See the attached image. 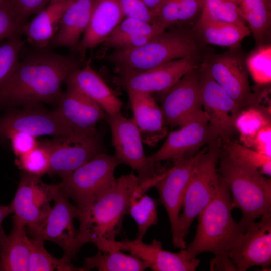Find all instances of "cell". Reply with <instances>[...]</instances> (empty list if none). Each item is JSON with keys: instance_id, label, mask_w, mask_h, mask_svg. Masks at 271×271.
Returning <instances> with one entry per match:
<instances>
[{"instance_id": "cell-12", "label": "cell", "mask_w": 271, "mask_h": 271, "mask_svg": "<svg viewBox=\"0 0 271 271\" xmlns=\"http://www.w3.org/2000/svg\"><path fill=\"white\" fill-rule=\"evenodd\" d=\"M164 94L161 110L166 126H182L203 110L200 66L185 74Z\"/></svg>"}, {"instance_id": "cell-33", "label": "cell", "mask_w": 271, "mask_h": 271, "mask_svg": "<svg viewBox=\"0 0 271 271\" xmlns=\"http://www.w3.org/2000/svg\"><path fill=\"white\" fill-rule=\"evenodd\" d=\"M157 203L145 193L140 184L132 192L129 202V214L138 226L136 239L143 241L148 229L158 223Z\"/></svg>"}, {"instance_id": "cell-45", "label": "cell", "mask_w": 271, "mask_h": 271, "mask_svg": "<svg viewBox=\"0 0 271 271\" xmlns=\"http://www.w3.org/2000/svg\"><path fill=\"white\" fill-rule=\"evenodd\" d=\"M271 124L262 127L255 135L251 148L271 157Z\"/></svg>"}, {"instance_id": "cell-18", "label": "cell", "mask_w": 271, "mask_h": 271, "mask_svg": "<svg viewBox=\"0 0 271 271\" xmlns=\"http://www.w3.org/2000/svg\"><path fill=\"white\" fill-rule=\"evenodd\" d=\"M210 76L235 101L242 110L258 103L250 89L245 60L233 54H221L203 63Z\"/></svg>"}, {"instance_id": "cell-10", "label": "cell", "mask_w": 271, "mask_h": 271, "mask_svg": "<svg viewBox=\"0 0 271 271\" xmlns=\"http://www.w3.org/2000/svg\"><path fill=\"white\" fill-rule=\"evenodd\" d=\"M0 116V145H5L9 137L15 132L28 133L35 137L51 136L72 141V133L57 113L38 104L22 109L10 108Z\"/></svg>"}, {"instance_id": "cell-29", "label": "cell", "mask_w": 271, "mask_h": 271, "mask_svg": "<svg viewBox=\"0 0 271 271\" xmlns=\"http://www.w3.org/2000/svg\"><path fill=\"white\" fill-rule=\"evenodd\" d=\"M13 228L0 250V271H29L30 249L25 224L12 217Z\"/></svg>"}, {"instance_id": "cell-47", "label": "cell", "mask_w": 271, "mask_h": 271, "mask_svg": "<svg viewBox=\"0 0 271 271\" xmlns=\"http://www.w3.org/2000/svg\"><path fill=\"white\" fill-rule=\"evenodd\" d=\"M12 213V210L10 205H0V250L3 247L7 238L4 231L2 223L4 219L9 214Z\"/></svg>"}, {"instance_id": "cell-6", "label": "cell", "mask_w": 271, "mask_h": 271, "mask_svg": "<svg viewBox=\"0 0 271 271\" xmlns=\"http://www.w3.org/2000/svg\"><path fill=\"white\" fill-rule=\"evenodd\" d=\"M221 140H215L201 149L186 188L179 220V234L185 242L189 228L201 211L218 193L222 177L217 171Z\"/></svg>"}, {"instance_id": "cell-25", "label": "cell", "mask_w": 271, "mask_h": 271, "mask_svg": "<svg viewBox=\"0 0 271 271\" xmlns=\"http://www.w3.org/2000/svg\"><path fill=\"white\" fill-rule=\"evenodd\" d=\"M96 0H71L64 12L59 29L50 42L52 47L76 50L89 24Z\"/></svg>"}, {"instance_id": "cell-34", "label": "cell", "mask_w": 271, "mask_h": 271, "mask_svg": "<svg viewBox=\"0 0 271 271\" xmlns=\"http://www.w3.org/2000/svg\"><path fill=\"white\" fill-rule=\"evenodd\" d=\"M44 242L39 237L29 238V271H85L83 267L74 266L71 259L64 255L60 258L52 256L44 247Z\"/></svg>"}, {"instance_id": "cell-44", "label": "cell", "mask_w": 271, "mask_h": 271, "mask_svg": "<svg viewBox=\"0 0 271 271\" xmlns=\"http://www.w3.org/2000/svg\"><path fill=\"white\" fill-rule=\"evenodd\" d=\"M20 19L26 23V19L34 13L43 9L51 0H11Z\"/></svg>"}, {"instance_id": "cell-20", "label": "cell", "mask_w": 271, "mask_h": 271, "mask_svg": "<svg viewBox=\"0 0 271 271\" xmlns=\"http://www.w3.org/2000/svg\"><path fill=\"white\" fill-rule=\"evenodd\" d=\"M197 65L194 57H188L141 71H121L117 83L125 90L164 94Z\"/></svg>"}, {"instance_id": "cell-21", "label": "cell", "mask_w": 271, "mask_h": 271, "mask_svg": "<svg viewBox=\"0 0 271 271\" xmlns=\"http://www.w3.org/2000/svg\"><path fill=\"white\" fill-rule=\"evenodd\" d=\"M248 225L238 245L228 252L238 271L253 266L267 269L271 264V212Z\"/></svg>"}, {"instance_id": "cell-37", "label": "cell", "mask_w": 271, "mask_h": 271, "mask_svg": "<svg viewBox=\"0 0 271 271\" xmlns=\"http://www.w3.org/2000/svg\"><path fill=\"white\" fill-rule=\"evenodd\" d=\"M224 143L225 151L234 159L256 169L263 175L270 176L271 157L233 142L230 139L224 141Z\"/></svg>"}, {"instance_id": "cell-23", "label": "cell", "mask_w": 271, "mask_h": 271, "mask_svg": "<svg viewBox=\"0 0 271 271\" xmlns=\"http://www.w3.org/2000/svg\"><path fill=\"white\" fill-rule=\"evenodd\" d=\"M126 90L133 111V119L143 143L150 147L155 146L168 134L161 107L151 94L130 89Z\"/></svg>"}, {"instance_id": "cell-26", "label": "cell", "mask_w": 271, "mask_h": 271, "mask_svg": "<svg viewBox=\"0 0 271 271\" xmlns=\"http://www.w3.org/2000/svg\"><path fill=\"white\" fill-rule=\"evenodd\" d=\"M71 0H51L23 27L28 42L35 48H47L58 31L62 15Z\"/></svg>"}, {"instance_id": "cell-27", "label": "cell", "mask_w": 271, "mask_h": 271, "mask_svg": "<svg viewBox=\"0 0 271 271\" xmlns=\"http://www.w3.org/2000/svg\"><path fill=\"white\" fill-rule=\"evenodd\" d=\"M164 31L155 24L137 18L125 17L104 43L106 47L115 50L133 49L145 44Z\"/></svg>"}, {"instance_id": "cell-31", "label": "cell", "mask_w": 271, "mask_h": 271, "mask_svg": "<svg viewBox=\"0 0 271 271\" xmlns=\"http://www.w3.org/2000/svg\"><path fill=\"white\" fill-rule=\"evenodd\" d=\"M83 263L85 270L96 268L99 271H143L149 268L144 260L118 249L105 252L98 250L94 255L85 257Z\"/></svg>"}, {"instance_id": "cell-3", "label": "cell", "mask_w": 271, "mask_h": 271, "mask_svg": "<svg viewBox=\"0 0 271 271\" xmlns=\"http://www.w3.org/2000/svg\"><path fill=\"white\" fill-rule=\"evenodd\" d=\"M217 171L228 187L232 205L242 213L239 225L245 228L266 213L271 212V180L258 170L221 152Z\"/></svg>"}, {"instance_id": "cell-43", "label": "cell", "mask_w": 271, "mask_h": 271, "mask_svg": "<svg viewBox=\"0 0 271 271\" xmlns=\"http://www.w3.org/2000/svg\"><path fill=\"white\" fill-rule=\"evenodd\" d=\"M125 17L137 18L154 24L155 14L143 0H119Z\"/></svg>"}, {"instance_id": "cell-4", "label": "cell", "mask_w": 271, "mask_h": 271, "mask_svg": "<svg viewBox=\"0 0 271 271\" xmlns=\"http://www.w3.org/2000/svg\"><path fill=\"white\" fill-rule=\"evenodd\" d=\"M233 209L228 187L222 177L218 193L197 217L195 235L186 248L192 257L203 252L228 253L238 245L244 230L234 220Z\"/></svg>"}, {"instance_id": "cell-30", "label": "cell", "mask_w": 271, "mask_h": 271, "mask_svg": "<svg viewBox=\"0 0 271 271\" xmlns=\"http://www.w3.org/2000/svg\"><path fill=\"white\" fill-rule=\"evenodd\" d=\"M203 0H165L156 13L154 24L164 30L183 26L200 14Z\"/></svg>"}, {"instance_id": "cell-9", "label": "cell", "mask_w": 271, "mask_h": 271, "mask_svg": "<svg viewBox=\"0 0 271 271\" xmlns=\"http://www.w3.org/2000/svg\"><path fill=\"white\" fill-rule=\"evenodd\" d=\"M14 199L10 204L12 216L24 223L32 235L43 226L51 209L50 203L59 191L58 185L47 184L40 177L22 172Z\"/></svg>"}, {"instance_id": "cell-1", "label": "cell", "mask_w": 271, "mask_h": 271, "mask_svg": "<svg viewBox=\"0 0 271 271\" xmlns=\"http://www.w3.org/2000/svg\"><path fill=\"white\" fill-rule=\"evenodd\" d=\"M80 67L74 56L35 48L19 61L12 76L0 86V110L42 103L56 105L63 82Z\"/></svg>"}, {"instance_id": "cell-50", "label": "cell", "mask_w": 271, "mask_h": 271, "mask_svg": "<svg viewBox=\"0 0 271 271\" xmlns=\"http://www.w3.org/2000/svg\"><path fill=\"white\" fill-rule=\"evenodd\" d=\"M267 7L271 9V0H264Z\"/></svg>"}, {"instance_id": "cell-36", "label": "cell", "mask_w": 271, "mask_h": 271, "mask_svg": "<svg viewBox=\"0 0 271 271\" xmlns=\"http://www.w3.org/2000/svg\"><path fill=\"white\" fill-rule=\"evenodd\" d=\"M248 72L254 82L266 85L271 82V46L261 44L245 60Z\"/></svg>"}, {"instance_id": "cell-15", "label": "cell", "mask_w": 271, "mask_h": 271, "mask_svg": "<svg viewBox=\"0 0 271 271\" xmlns=\"http://www.w3.org/2000/svg\"><path fill=\"white\" fill-rule=\"evenodd\" d=\"M55 106V111L76 141L96 134L97 124L106 117L97 103L71 86L62 92Z\"/></svg>"}, {"instance_id": "cell-17", "label": "cell", "mask_w": 271, "mask_h": 271, "mask_svg": "<svg viewBox=\"0 0 271 271\" xmlns=\"http://www.w3.org/2000/svg\"><path fill=\"white\" fill-rule=\"evenodd\" d=\"M113 249L130 253L147 262L153 271H194L200 263V260L192 257L186 248L178 252L167 251L154 239L150 244L137 239L115 240L105 242L99 250L105 252Z\"/></svg>"}, {"instance_id": "cell-16", "label": "cell", "mask_w": 271, "mask_h": 271, "mask_svg": "<svg viewBox=\"0 0 271 271\" xmlns=\"http://www.w3.org/2000/svg\"><path fill=\"white\" fill-rule=\"evenodd\" d=\"M54 201L43 226L33 237L56 243L63 249L64 255L72 260L83 245L79 230L74 224V219L78 217V210L60 188Z\"/></svg>"}, {"instance_id": "cell-22", "label": "cell", "mask_w": 271, "mask_h": 271, "mask_svg": "<svg viewBox=\"0 0 271 271\" xmlns=\"http://www.w3.org/2000/svg\"><path fill=\"white\" fill-rule=\"evenodd\" d=\"M119 0H96L88 26L76 51L82 55L104 42L125 18Z\"/></svg>"}, {"instance_id": "cell-46", "label": "cell", "mask_w": 271, "mask_h": 271, "mask_svg": "<svg viewBox=\"0 0 271 271\" xmlns=\"http://www.w3.org/2000/svg\"><path fill=\"white\" fill-rule=\"evenodd\" d=\"M210 270L238 271L237 266L229 257L227 252L215 254L210 262Z\"/></svg>"}, {"instance_id": "cell-14", "label": "cell", "mask_w": 271, "mask_h": 271, "mask_svg": "<svg viewBox=\"0 0 271 271\" xmlns=\"http://www.w3.org/2000/svg\"><path fill=\"white\" fill-rule=\"evenodd\" d=\"M200 66L202 109L208 117L213 140L224 142L230 139L235 129V119L241 110L212 78L205 65Z\"/></svg>"}, {"instance_id": "cell-19", "label": "cell", "mask_w": 271, "mask_h": 271, "mask_svg": "<svg viewBox=\"0 0 271 271\" xmlns=\"http://www.w3.org/2000/svg\"><path fill=\"white\" fill-rule=\"evenodd\" d=\"M39 142L49 153L50 166L47 174L62 178L104 152L103 139L99 131L94 136L78 141L55 138Z\"/></svg>"}, {"instance_id": "cell-39", "label": "cell", "mask_w": 271, "mask_h": 271, "mask_svg": "<svg viewBox=\"0 0 271 271\" xmlns=\"http://www.w3.org/2000/svg\"><path fill=\"white\" fill-rule=\"evenodd\" d=\"M24 44L21 35L8 38L0 44V86L10 78L15 71Z\"/></svg>"}, {"instance_id": "cell-13", "label": "cell", "mask_w": 271, "mask_h": 271, "mask_svg": "<svg viewBox=\"0 0 271 271\" xmlns=\"http://www.w3.org/2000/svg\"><path fill=\"white\" fill-rule=\"evenodd\" d=\"M212 141L208 117L202 110L180 129L167 134L160 148L148 159L154 164L163 161L176 164L194 155Z\"/></svg>"}, {"instance_id": "cell-28", "label": "cell", "mask_w": 271, "mask_h": 271, "mask_svg": "<svg viewBox=\"0 0 271 271\" xmlns=\"http://www.w3.org/2000/svg\"><path fill=\"white\" fill-rule=\"evenodd\" d=\"M194 34L207 44L221 47H236L251 32L246 25L199 16Z\"/></svg>"}, {"instance_id": "cell-2", "label": "cell", "mask_w": 271, "mask_h": 271, "mask_svg": "<svg viewBox=\"0 0 271 271\" xmlns=\"http://www.w3.org/2000/svg\"><path fill=\"white\" fill-rule=\"evenodd\" d=\"M140 184L133 172L121 175L87 211L78 216L83 245L91 242L99 249L104 243L115 240L128 214L131 193Z\"/></svg>"}, {"instance_id": "cell-35", "label": "cell", "mask_w": 271, "mask_h": 271, "mask_svg": "<svg viewBox=\"0 0 271 271\" xmlns=\"http://www.w3.org/2000/svg\"><path fill=\"white\" fill-rule=\"evenodd\" d=\"M251 105L242 109L237 116L235 128L240 133L243 145L251 148L256 133L263 127L270 124L268 117L257 106Z\"/></svg>"}, {"instance_id": "cell-5", "label": "cell", "mask_w": 271, "mask_h": 271, "mask_svg": "<svg viewBox=\"0 0 271 271\" xmlns=\"http://www.w3.org/2000/svg\"><path fill=\"white\" fill-rule=\"evenodd\" d=\"M175 26L133 49L115 50L108 57L119 71H144L169 61L195 57L199 49L192 33Z\"/></svg>"}, {"instance_id": "cell-24", "label": "cell", "mask_w": 271, "mask_h": 271, "mask_svg": "<svg viewBox=\"0 0 271 271\" xmlns=\"http://www.w3.org/2000/svg\"><path fill=\"white\" fill-rule=\"evenodd\" d=\"M65 82L97 103L106 114L120 112L123 103L110 89L102 77L92 68L90 62L71 73Z\"/></svg>"}, {"instance_id": "cell-7", "label": "cell", "mask_w": 271, "mask_h": 271, "mask_svg": "<svg viewBox=\"0 0 271 271\" xmlns=\"http://www.w3.org/2000/svg\"><path fill=\"white\" fill-rule=\"evenodd\" d=\"M118 165L114 155L103 152L62 178L59 188L75 202L78 216L87 211L110 188L116 179L114 171Z\"/></svg>"}, {"instance_id": "cell-41", "label": "cell", "mask_w": 271, "mask_h": 271, "mask_svg": "<svg viewBox=\"0 0 271 271\" xmlns=\"http://www.w3.org/2000/svg\"><path fill=\"white\" fill-rule=\"evenodd\" d=\"M25 24L20 19L12 5H0V41L21 36Z\"/></svg>"}, {"instance_id": "cell-8", "label": "cell", "mask_w": 271, "mask_h": 271, "mask_svg": "<svg viewBox=\"0 0 271 271\" xmlns=\"http://www.w3.org/2000/svg\"><path fill=\"white\" fill-rule=\"evenodd\" d=\"M105 120L111 130L112 144L119 164H123L136 171L144 191L153 187L160 174L155 164L150 162L144 152L139 130L132 118L124 117L121 112L106 114Z\"/></svg>"}, {"instance_id": "cell-11", "label": "cell", "mask_w": 271, "mask_h": 271, "mask_svg": "<svg viewBox=\"0 0 271 271\" xmlns=\"http://www.w3.org/2000/svg\"><path fill=\"white\" fill-rule=\"evenodd\" d=\"M201 149L194 155L174 164L171 168L161 173L153 185L169 217L172 244L180 249L187 247L186 243L180 239L179 234L180 211L186 188Z\"/></svg>"}, {"instance_id": "cell-42", "label": "cell", "mask_w": 271, "mask_h": 271, "mask_svg": "<svg viewBox=\"0 0 271 271\" xmlns=\"http://www.w3.org/2000/svg\"><path fill=\"white\" fill-rule=\"evenodd\" d=\"M9 145L17 157L29 152L39 145L36 137L25 132H15L8 139L5 145Z\"/></svg>"}, {"instance_id": "cell-40", "label": "cell", "mask_w": 271, "mask_h": 271, "mask_svg": "<svg viewBox=\"0 0 271 271\" xmlns=\"http://www.w3.org/2000/svg\"><path fill=\"white\" fill-rule=\"evenodd\" d=\"M15 163L23 172L40 177L48 172L49 153L47 149L39 141L37 147L17 157Z\"/></svg>"}, {"instance_id": "cell-38", "label": "cell", "mask_w": 271, "mask_h": 271, "mask_svg": "<svg viewBox=\"0 0 271 271\" xmlns=\"http://www.w3.org/2000/svg\"><path fill=\"white\" fill-rule=\"evenodd\" d=\"M200 16L247 26L239 13L238 0H203Z\"/></svg>"}, {"instance_id": "cell-49", "label": "cell", "mask_w": 271, "mask_h": 271, "mask_svg": "<svg viewBox=\"0 0 271 271\" xmlns=\"http://www.w3.org/2000/svg\"><path fill=\"white\" fill-rule=\"evenodd\" d=\"M0 5H12L11 0H0Z\"/></svg>"}, {"instance_id": "cell-48", "label": "cell", "mask_w": 271, "mask_h": 271, "mask_svg": "<svg viewBox=\"0 0 271 271\" xmlns=\"http://www.w3.org/2000/svg\"><path fill=\"white\" fill-rule=\"evenodd\" d=\"M146 6L154 14L155 16L156 13L159 10L165 0H143Z\"/></svg>"}, {"instance_id": "cell-32", "label": "cell", "mask_w": 271, "mask_h": 271, "mask_svg": "<svg viewBox=\"0 0 271 271\" xmlns=\"http://www.w3.org/2000/svg\"><path fill=\"white\" fill-rule=\"evenodd\" d=\"M238 7L256 43L263 44L270 27L271 9L264 0H238Z\"/></svg>"}]
</instances>
